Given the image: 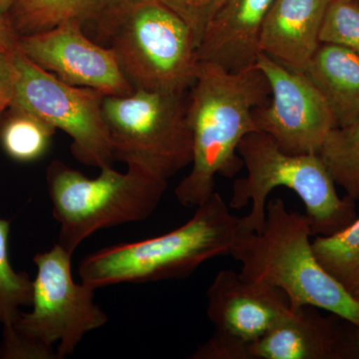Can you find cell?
<instances>
[{"label":"cell","instance_id":"6da1fadb","mask_svg":"<svg viewBox=\"0 0 359 359\" xmlns=\"http://www.w3.org/2000/svg\"><path fill=\"white\" fill-rule=\"evenodd\" d=\"M269 95L268 80L256 65L233 72L199 61L188 92L192 167L175 189L180 205H202L214 194L217 176L233 178L244 167L238 146L247 135L259 132L252 112L268 103Z\"/></svg>","mask_w":359,"mask_h":359},{"label":"cell","instance_id":"7a4b0ae2","mask_svg":"<svg viewBox=\"0 0 359 359\" xmlns=\"http://www.w3.org/2000/svg\"><path fill=\"white\" fill-rule=\"evenodd\" d=\"M311 237L308 217L275 198L266 203L263 229L240 231L230 256L241 263L245 280L283 290L290 309L314 306L359 327V302L321 268Z\"/></svg>","mask_w":359,"mask_h":359},{"label":"cell","instance_id":"3957f363","mask_svg":"<svg viewBox=\"0 0 359 359\" xmlns=\"http://www.w3.org/2000/svg\"><path fill=\"white\" fill-rule=\"evenodd\" d=\"M238 221L215 191L187 223L158 237L95 250L82 259L78 275L95 290L187 278L205 262L230 255Z\"/></svg>","mask_w":359,"mask_h":359},{"label":"cell","instance_id":"277c9868","mask_svg":"<svg viewBox=\"0 0 359 359\" xmlns=\"http://www.w3.org/2000/svg\"><path fill=\"white\" fill-rule=\"evenodd\" d=\"M247 176L233 182L229 205L240 210L249 203V214L240 218L242 233H259L266 216V200L276 188L292 191L306 207V216L316 236H330L358 218L355 200L339 197L335 182L323 160L313 154H289L271 136L252 132L238 148Z\"/></svg>","mask_w":359,"mask_h":359},{"label":"cell","instance_id":"5b68a950","mask_svg":"<svg viewBox=\"0 0 359 359\" xmlns=\"http://www.w3.org/2000/svg\"><path fill=\"white\" fill-rule=\"evenodd\" d=\"M134 89L185 93L197 75L192 30L156 0H118L97 20Z\"/></svg>","mask_w":359,"mask_h":359},{"label":"cell","instance_id":"8992f818","mask_svg":"<svg viewBox=\"0 0 359 359\" xmlns=\"http://www.w3.org/2000/svg\"><path fill=\"white\" fill-rule=\"evenodd\" d=\"M169 180L142 170L113 166L89 178L62 161L46 169L52 215L59 224L58 244L74 254L93 233L150 218L159 207Z\"/></svg>","mask_w":359,"mask_h":359},{"label":"cell","instance_id":"52a82bcc","mask_svg":"<svg viewBox=\"0 0 359 359\" xmlns=\"http://www.w3.org/2000/svg\"><path fill=\"white\" fill-rule=\"evenodd\" d=\"M72 256L58 243L35 255L32 311L7 323L34 359L67 358L89 332L107 323L108 314L94 301L95 290L75 280Z\"/></svg>","mask_w":359,"mask_h":359},{"label":"cell","instance_id":"ba28073f","mask_svg":"<svg viewBox=\"0 0 359 359\" xmlns=\"http://www.w3.org/2000/svg\"><path fill=\"white\" fill-rule=\"evenodd\" d=\"M188 92L134 89L127 95L105 96L104 117L115 160L166 180L191 165Z\"/></svg>","mask_w":359,"mask_h":359},{"label":"cell","instance_id":"9c48e42d","mask_svg":"<svg viewBox=\"0 0 359 359\" xmlns=\"http://www.w3.org/2000/svg\"><path fill=\"white\" fill-rule=\"evenodd\" d=\"M18 79L9 107L32 113L72 140L73 156L86 166L103 169L115 161L103 112L105 94L65 83L18 49Z\"/></svg>","mask_w":359,"mask_h":359},{"label":"cell","instance_id":"30bf717a","mask_svg":"<svg viewBox=\"0 0 359 359\" xmlns=\"http://www.w3.org/2000/svg\"><path fill=\"white\" fill-rule=\"evenodd\" d=\"M207 301L214 334L192 359H250V346L292 311L283 290L250 282L231 269L217 273Z\"/></svg>","mask_w":359,"mask_h":359},{"label":"cell","instance_id":"8fae6325","mask_svg":"<svg viewBox=\"0 0 359 359\" xmlns=\"http://www.w3.org/2000/svg\"><path fill=\"white\" fill-rule=\"evenodd\" d=\"M256 66L271 89L269 102L252 112L259 132L289 154H318L335 127L323 97L304 73L287 69L263 53L257 55Z\"/></svg>","mask_w":359,"mask_h":359},{"label":"cell","instance_id":"7c38bea8","mask_svg":"<svg viewBox=\"0 0 359 359\" xmlns=\"http://www.w3.org/2000/svg\"><path fill=\"white\" fill-rule=\"evenodd\" d=\"M18 49L35 65L73 86L98 90L106 96L127 95L134 90L115 52L90 39L78 21L21 35Z\"/></svg>","mask_w":359,"mask_h":359},{"label":"cell","instance_id":"4fadbf2b","mask_svg":"<svg viewBox=\"0 0 359 359\" xmlns=\"http://www.w3.org/2000/svg\"><path fill=\"white\" fill-rule=\"evenodd\" d=\"M353 327L314 306L292 309L250 346V359H351Z\"/></svg>","mask_w":359,"mask_h":359},{"label":"cell","instance_id":"5bb4252c","mask_svg":"<svg viewBox=\"0 0 359 359\" xmlns=\"http://www.w3.org/2000/svg\"><path fill=\"white\" fill-rule=\"evenodd\" d=\"M275 0H226L203 33L198 60L233 72L256 65L262 28Z\"/></svg>","mask_w":359,"mask_h":359},{"label":"cell","instance_id":"9a60e30c","mask_svg":"<svg viewBox=\"0 0 359 359\" xmlns=\"http://www.w3.org/2000/svg\"><path fill=\"white\" fill-rule=\"evenodd\" d=\"M330 0H275L259 36V53L294 72H302L320 46Z\"/></svg>","mask_w":359,"mask_h":359},{"label":"cell","instance_id":"2e32d148","mask_svg":"<svg viewBox=\"0 0 359 359\" xmlns=\"http://www.w3.org/2000/svg\"><path fill=\"white\" fill-rule=\"evenodd\" d=\"M327 103L335 127L359 117V55L346 47L320 43L302 71Z\"/></svg>","mask_w":359,"mask_h":359},{"label":"cell","instance_id":"e0dca14e","mask_svg":"<svg viewBox=\"0 0 359 359\" xmlns=\"http://www.w3.org/2000/svg\"><path fill=\"white\" fill-rule=\"evenodd\" d=\"M118 0H21L11 20L18 35L43 32L66 21H97Z\"/></svg>","mask_w":359,"mask_h":359},{"label":"cell","instance_id":"ac0fdd59","mask_svg":"<svg viewBox=\"0 0 359 359\" xmlns=\"http://www.w3.org/2000/svg\"><path fill=\"white\" fill-rule=\"evenodd\" d=\"M311 244L321 268L353 294L359 289V217L337 233L316 236Z\"/></svg>","mask_w":359,"mask_h":359},{"label":"cell","instance_id":"d6986e66","mask_svg":"<svg viewBox=\"0 0 359 359\" xmlns=\"http://www.w3.org/2000/svg\"><path fill=\"white\" fill-rule=\"evenodd\" d=\"M0 123V144L6 154L18 162L41 159L50 148L56 130L26 111L8 108Z\"/></svg>","mask_w":359,"mask_h":359},{"label":"cell","instance_id":"ffe728a7","mask_svg":"<svg viewBox=\"0 0 359 359\" xmlns=\"http://www.w3.org/2000/svg\"><path fill=\"white\" fill-rule=\"evenodd\" d=\"M337 185L359 200V117L332 129L318 153Z\"/></svg>","mask_w":359,"mask_h":359},{"label":"cell","instance_id":"44dd1931","mask_svg":"<svg viewBox=\"0 0 359 359\" xmlns=\"http://www.w3.org/2000/svg\"><path fill=\"white\" fill-rule=\"evenodd\" d=\"M11 222L0 218V325L11 323L20 308L32 304V280L28 273L16 271L9 257Z\"/></svg>","mask_w":359,"mask_h":359},{"label":"cell","instance_id":"7402d4cb","mask_svg":"<svg viewBox=\"0 0 359 359\" xmlns=\"http://www.w3.org/2000/svg\"><path fill=\"white\" fill-rule=\"evenodd\" d=\"M321 43L346 47L359 55V4L330 0L320 32Z\"/></svg>","mask_w":359,"mask_h":359},{"label":"cell","instance_id":"603a6c76","mask_svg":"<svg viewBox=\"0 0 359 359\" xmlns=\"http://www.w3.org/2000/svg\"><path fill=\"white\" fill-rule=\"evenodd\" d=\"M178 14L192 30L199 46L205 27L226 0H156Z\"/></svg>","mask_w":359,"mask_h":359},{"label":"cell","instance_id":"cb8c5ba5","mask_svg":"<svg viewBox=\"0 0 359 359\" xmlns=\"http://www.w3.org/2000/svg\"><path fill=\"white\" fill-rule=\"evenodd\" d=\"M16 50H0V116L11 105L15 92L18 79Z\"/></svg>","mask_w":359,"mask_h":359},{"label":"cell","instance_id":"d4e9b609","mask_svg":"<svg viewBox=\"0 0 359 359\" xmlns=\"http://www.w3.org/2000/svg\"><path fill=\"white\" fill-rule=\"evenodd\" d=\"M20 35L14 29L11 20L0 18V50L13 51L18 49Z\"/></svg>","mask_w":359,"mask_h":359},{"label":"cell","instance_id":"484cf974","mask_svg":"<svg viewBox=\"0 0 359 359\" xmlns=\"http://www.w3.org/2000/svg\"><path fill=\"white\" fill-rule=\"evenodd\" d=\"M20 1L21 0H0V18H8L9 13Z\"/></svg>","mask_w":359,"mask_h":359},{"label":"cell","instance_id":"4316f807","mask_svg":"<svg viewBox=\"0 0 359 359\" xmlns=\"http://www.w3.org/2000/svg\"><path fill=\"white\" fill-rule=\"evenodd\" d=\"M351 359H359V327L354 325L351 335Z\"/></svg>","mask_w":359,"mask_h":359},{"label":"cell","instance_id":"83f0119b","mask_svg":"<svg viewBox=\"0 0 359 359\" xmlns=\"http://www.w3.org/2000/svg\"><path fill=\"white\" fill-rule=\"evenodd\" d=\"M353 295L354 299H355L356 301H358L359 302V289L358 290H356V292H354V294Z\"/></svg>","mask_w":359,"mask_h":359},{"label":"cell","instance_id":"f1b7e54d","mask_svg":"<svg viewBox=\"0 0 359 359\" xmlns=\"http://www.w3.org/2000/svg\"><path fill=\"white\" fill-rule=\"evenodd\" d=\"M1 119H2L1 116H0V123H1Z\"/></svg>","mask_w":359,"mask_h":359},{"label":"cell","instance_id":"f546056e","mask_svg":"<svg viewBox=\"0 0 359 359\" xmlns=\"http://www.w3.org/2000/svg\"><path fill=\"white\" fill-rule=\"evenodd\" d=\"M356 1H358V4H359V0H356Z\"/></svg>","mask_w":359,"mask_h":359}]
</instances>
